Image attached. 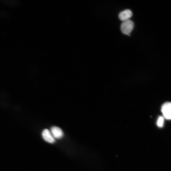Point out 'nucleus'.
Wrapping results in <instances>:
<instances>
[{
  "label": "nucleus",
  "mask_w": 171,
  "mask_h": 171,
  "mask_svg": "<svg viewBox=\"0 0 171 171\" xmlns=\"http://www.w3.org/2000/svg\"><path fill=\"white\" fill-rule=\"evenodd\" d=\"M42 136L44 139L50 143H53L55 141L54 138L51 132L47 129L44 130L42 133Z\"/></svg>",
  "instance_id": "5"
},
{
  "label": "nucleus",
  "mask_w": 171,
  "mask_h": 171,
  "mask_svg": "<svg viewBox=\"0 0 171 171\" xmlns=\"http://www.w3.org/2000/svg\"><path fill=\"white\" fill-rule=\"evenodd\" d=\"M134 23L130 20L124 21L121 25V30L124 34L130 36L134 27Z\"/></svg>",
  "instance_id": "1"
},
{
  "label": "nucleus",
  "mask_w": 171,
  "mask_h": 171,
  "mask_svg": "<svg viewBox=\"0 0 171 171\" xmlns=\"http://www.w3.org/2000/svg\"><path fill=\"white\" fill-rule=\"evenodd\" d=\"M51 133L54 138L57 139H60L63 137L64 135L63 132L60 128L53 126L51 128Z\"/></svg>",
  "instance_id": "4"
},
{
  "label": "nucleus",
  "mask_w": 171,
  "mask_h": 171,
  "mask_svg": "<svg viewBox=\"0 0 171 171\" xmlns=\"http://www.w3.org/2000/svg\"><path fill=\"white\" fill-rule=\"evenodd\" d=\"M132 12L129 10H126L120 13L119 17L120 19L124 21L129 20L133 15Z\"/></svg>",
  "instance_id": "3"
},
{
  "label": "nucleus",
  "mask_w": 171,
  "mask_h": 171,
  "mask_svg": "<svg viewBox=\"0 0 171 171\" xmlns=\"http://www.w3.org/2000/svg\"><path fill=\"white\" fill-rule=\"evenodd\" d=\"M161 111L164 118L167 120L171 118V104L167 102L164 104L162 107Z\"/></svg>",
  "instance_id": "2"
},
{
  "label": "nucleus",
  "mask_w": 171,
  "mask_h": 171,
  "mask_svg": "<svg viewBox=\"0 0 171 171\" xmlns=\"http://www.w3.org/2000/svg\"><path fill=\"white\" fill-rule=\"evenodd\" d=\"M164 122V119L162 117H160L158 120L157 125L159 127H162L163 126Z\"/></svg>",
  "instance_id": "6"
}]
</instances>
